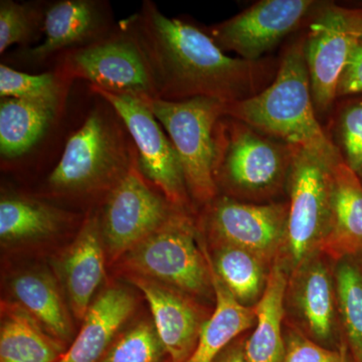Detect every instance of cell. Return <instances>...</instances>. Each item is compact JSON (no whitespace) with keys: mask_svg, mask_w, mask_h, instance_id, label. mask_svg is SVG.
Wrapping results in <instances>:
<instances>
[{"mask_svg":"<svg viewBox=\"0 0 362 362\" xmlns=\"http://www.w3.org/2000/svg\"><path fill=\"white\" fill-rule=\"evenodd\" d=\"M293 146L228 116L216 129L214 180L250 199L275 194L287 185Z\"/></svg>","mask_w":362,"mask_h":362,"instance_id":"cell-5","label":"cell"},{"mask_svg":"<svg viewBox=\"0 0 362 362\" xmlns=\"http://www.w3.org/2000/svg\"><path fill=\"white\" fill-rule=\"evenodd\" d=\"M90 90L110 105L125 124L134 143L138 168L144 177L173 206L185 211L190 197L180 157L146 100L97 88Z\"/></svg>","mask_w":362,"mask_h":362,"instance_id":"cell-9","label":"cell"},{"mask_svg":"<svg viewBox=\"0 0 362 362\" xmlns=\"http://www.w3.org/2000/svg\"><path fill=\"white\" fill-rule=\"evenodd\" d=\"M338 313L354 362H362V271L351 259L337 262L334 273Z\"/></svg>","mask_w":362,"mask_h":362,"instance_id":"cell-27","label":"cell"},{"mask_svg":"<svg viewBox=\"0 0 362 362\" xmlns=\"http://www.w3.org/2000/svg\"><path fill=\"white\" fill-rule=\"evenodd\" d=\"M11 291L21 307L47 332L65 343L70 339V321L54 281L42 273H25L13 279Z\"/></svg>","mask_w":362,"mask_h":362,"instance_id":"cell-25","label":"cell"},{"mask_svg":"<svg viewBox=\"0 0 362 362\" xmlns=\"http://www.w3.org/2000/svg\"><path fill=\"white\" fill-rule=\"evenodd\" d=\"M164 356L154 325L140 322L116 338L99 362H163Z\"/></svg>","mask_w":362,"mask_h":362,"instance_id":"cell-30","label":"cell"},{"mask_svg":"<svg viewBox=\"0 0 362 362\" xmlns=\"http://www.w3.org/2000/svg\"><path fill=\"white\" fill-rule=\"evenodd\" d=\"M362 11L337 6L324 7L305 37L315 110L326 113L337 97L338 82L351 49L361 40Z\"/></svg>","mask_w":362,"mask_h":362,"instance_id":"cell-11","label":"cell"},{"mask_svg":"<svg viewBox=\"0 0 362 362\" xmlns=\"http://www.w3.org/2000/svg\"><path fill=\"white\" fill-rule=\"evenodd\" d=\"M176 211L180 209L144 177L136 160L129 173L107 195L102 220L99 218L111 256L127 254Z\"/></svg>","mask_w":362,"mask_h":362,"instance_id":"cell-10","label":"cell"},{"mask_svg":"<svg viewBox=\"0 0 362 362\" xmlns=\"http://www.w3.org/2000/svg\"><path fill=\"white\" fill-rule=\"evenodd\" d=\"M66 344L16 304H1L0 362H58Z\"/></svg>","mask_w":362,"mask_h":362,"instance_id":"cell-22","label":"cell"},{"mask_svg":"<svg viewBox=\"0 0 362 362\" xmlns=\"http://www.w3.org/2000/svg\"><path fill=\"white\" fill-rule=\"evenodd\" d=\"M148 59L157 94L166 101L204 97L232 104L261 92L263 62L232 58L197 26L164 16L151 0L127 20Z\"/></svg>","mask_w":362,"mask_h":362,"instance_id":"cell-1","label":"cell"},{"mask_svg":"<svg viewBox=\"0 0 362 362\" xmlns=\"http://www.w3.org/2000/svg\"><path fill=\"white\" fill-rule=\"evenodd\" d=\"M342 158L335 145L293 146L288 176L287 235L284 259L288 274L320 252L329 230L335 166Z\"/></svg>","mask_w":362,"mask_h":362,"instance_id":"cell-4","label":"cell"},{"mask_svg":"<svg viewBox=\"0 0 362 362\" xmlns=\"http://www.w3.org/2000/svg\"><path fill=\"white\" fill-rule=\"evenodd\" d=\"M339 135L345 163L357 175H362V103L350 105L342 112Z\"/></svg>","mask_w":362,"mask_h":362,"instance_id":"cell-31","label":"cell"},{"mask_svg":"<svg viewBox=\"0 0 362 362\" xmlns=\"http://www.w3.org/2000/svg\"><path fill=\"white\" fill-rule=\"evenodd\" d=\"M70 81L58 71L28 74L2 63L0 65V97L1 99L32 100L64 104Z\"/></svg>","mask_w":362,"mask_h":362,"instance_id":"cell-28","label":"cell"},{"mask_svg":"<svg viewBox=\"0 0 362 362\" xmlns=\"http://www.w3.org/2000/svg\"><path fill=\"white\" fill-rule=\"evenodd\" d=\"M313 0H261L211 28L209 35L225 51L256 62L294 32L310 13Z\"/></svg>","mask_w":362,"mask_h":362,"instance_id":"cell-13","label":"cell"},{"mask_svg":"<svg viewBox=\"0 0 362 362\" xmlns=\"http://www.w3.org/2000/svg\"><path fill=\"white\" fill-rule=\"evenodd\" d=\"M361 40H362V33H361Z\"/></svg>","mask_w":362,"mask_h":362,"instance_id":"cell-35","label":"cell"},{"mask_svg":"<svg viewBox=\"0 0 362 362\" xmlns=\"http://www.w3.org/2000/svg\"><path fill=\"white\" fill-rule=\"evenodd\" d=\"M130 280L148 302L168 362H187L206 322L199 307L185 293L157 281L137 275Z\"/></svg>","mask_w":362,"mask_h":362,"instance_id":"cell-15","label":"cell"},{"mask_svg":"<svg viewBox=\"0 0 362 362\" xmlns=\"http://www.w3.org/2000/svg\"><path fill=\"white\" fill-rule=\"evenodd\" d=\"M209 264L216 309L202 325L199 342L187 362H214L238 335L256 322L254 307L238 302L216 275L211 259Z\"/></svg>","mask_w":362,"mask_h":362,"instance_id":"cell-23","label":"cell"},{"mask_svg":"<svg viewBox=\"0 0 362 362\" xmlns=\"http://www.w3.org/2000/svg\"><path fill=\"white\" fill-rule=\"evenodd\" d=\"M213 267L226 289L238 302L254 307L265 292L271 266L252 252L218 244Z\"/></svg>","mask_w":362,"mask_h":362,"instance_id":"cell-24","label":"cell"},{"mask_svg":"<svg viewBox=\"0 0 362 362\" xmlns=\"http://www.w3.org/2000/svg\"><path fill=\"white\" fill-rule=\"evenodd\" d=\"M362 93V40L350 52L337 87V97Z\"/></svg>","mask_w":362,"mask_h":362,"instance_id":"cell-33","label":"cell"},{"mask_svg":"<svg viewBox=\"0 0 362 362\" xmlns=\"http://www.w3.org/2000/svg\"><path fill=\"white\" fill-rule=\"evenodd\" d=\"M134 275L151 279L185 294L204 296L213 287L209 258L195 242L194 223L176 211L158 230L127 252Z\"/></svg>","mask_w":362,"mask_h":362,"instance_id":"cell-8","label":"cell"},{"mask_svg":"<svg viewBox=\"0 0 362 362\" xmlns=\"http://www.w3.org/2000/svg\"><path fill=\"white\" fill-rule=\"evenodd\" d=\"M145 100L175 145L188 194L199 204L213 202L218 188L214 180L216 129L226 104L204 97Z\"/></svg>","mask_w":362,"mask_h":362,"instance_id":"cell-6","label":"cell"},{"mask_svg":"<svg viewBox=\"0 0 362 362\" xmlns=\"http://www.w3.org/2000/svg\"><path fill=\"white\" fill-rule=\"evenodd\" d=\"M320 252L337 262L362 252V183L343 157L335 166L329 230Z\"/></svg>","mask_w":362,"mask_h":362,"instance_id":"cell-19","label":"cell"},{"mask_svg":"<svg viewBox=\"0 0 362 362\" xmlns=\"http://www.w3.org/2000/svg\"><path fill=\"white\" fill-rule=\"evenodd\" d=\"M65 214L42 202L18 195H2L0 238L4 242L44 238L58 232Z\"/></svg>","mask_w":362,"mask_h":362,"instance_id":"cell-26","label":"cell"},{"mask_svg":"<svg viewBox=\"0 0 362 362\" xmlns=\"http://www.w3.org/2000/svg\"><path fill=\"white\" fill-rule=\"evenodd\" d=\"M111 30L108 4L97 0H59L45 7L44 42L23 49L18 59L40 65L58 52L84 47Z\"/></svg>","mask_w":362,"mask_h":362,"instance_id":"cell-14","label":"cell"},{"mask_svg":"<svg viewBox=\"0 0 362 362\" xmlns=\"http://www.w3.org/2000/svg\"><path fill=\"white\" fill-rule=\"evenodd\" d=\"M57 71L71 83L82 78L114 94L158 98L148 59L127 20L101 39L65 52Z\"/></svg>","mask_w":362,"mask_h":362,"instance_id":"cell-7","label":"cell"},{"mask_svg":"<svg viewBox=\"0 0 362 362\" xmlns=\"http://www.w3.org/2000/svg\"><path fill=\"white\" fill-rule=\"evenodd\" d=\"M64 104L6 98L0 102V154L13 160L25 156L45 137Z\"/></svg>","mask_w":362,"mask_h":362,"instance_id":"cell-21","label":"cell"},{"mask_svg":"<svg viewBox=\"0 0 362 362\" xmlns=\"http://www.w3.org/2000/svg\"><path fill=\"white\" fill-rule=\"evenodd\" d=\"M214 362H246L244 349L240 346H233L232 349H226L216 357Z\"/></svg>","mask_w":362,"mask_h":362,"instance_id":"cell-34","label":"cell"},{"mask_svg":"<svg viewBox=\"0 0 362 362\" xmlns=\"http://www.w3.org/2000/svg\"><path fill=\"white\" fill-rule=\"evenodd\" d=\"M207 204V228L218 244L246 250L268 265L280 257L287 235L288 204H250L223 197Z\"/></svg>","mask_w":362,"mask_h":362,"instance_id":"cell-12","label":"cell"},{"mask_svg":"<svg viewBox=\"0 0 362 362\" xmlns=\"http://www.w3.org/2000/svg\"><path fill=\"white\" fill-rule=\"evenodd\" d=\"M134 307V297L127 290L119 287L105 290L90 304L80 332L58 362L101 361Z\"/></svg>","mask_w":362,"mask_h":362,"instance_id":"cell-18","label":"cell"},{"mask_svg":"<svg viewBox=\"0 0 362 362\" xmlns=\"http://www.w3.org/2000/svg\"><path fill=\"white\" fill-rule=\"evenodd\" d=\"M102 100L69 138L56 168L47 178L58 194L107 195L137 160L132 138L116 111Z\"/></svg>","mask_w":362,"mask_h":362,"instance_id":"cell-3","label":"cell"},{"mask_svg":"<svg viewBox=\"0 0 362 362\" xmlns=\"http://www.w3.org/2000/svg\"><path fill=\"white\" fill-rule=\"evenodd\" d=\"M285 339L284 362H346L340 352L316 344L299 331L292 329Z\"/></svg>","mask_w":362,"mask_h":362,"instance_id":"cell-32","label":"cell"},{"mask_svg":"<svg viewBox=\"0 0 362 362\" xmlns=\"http://www.w3.org/2000/svg\"><path fill=\"white\" fill-rule=\"evenodd\" d=\"M103 235L97 216H90L83 223L62 261V273L71 311L83 320L90 306L93 295L105 273Z\"/></svg>","mask_w":362,"mask_h":362,"instance_id":"cell-17","label":"cell"},{"mask_svg":"<svg viewBox=\"0 0 362 362\" xmlns=\"http://www.w3.org/2000/svg\"><path fill=\"white\" fill-rule=\"evenodd\" d=\"M45 4L0 1V54L14 45L26 47L40 39L44 28Z\"/></svg>","mask_w":362,"mask_h":362,"instance_id":"cell-29","label":"cell"},{"mask_svg":"<svg viewBox=\"0 0 362 362\" xmlns=\"http://www.w3.org/2000/svg\"><path fill=\"white\" fill-rule=\"evenodd\" d=\"M322 252H317L290 274L287 293L305 329L314 339L329 342L337 329V284Z\"/></svg>","mask_w":362,"mask_h":362,"instance_id":"cell-16","label":"cell"},{"mask_svg":"<svg viewBox=\"0 0 362 362\" xmlns=\"http://www.w3.org/2000/svg\"><path fill=\"white\" fill-rule=\"evenodd\" d=\"M305 57V39L290 45L275 80L258 94L226 104L225 115L291 146L329 147L318 120Z\"/></svg>","mask_w":362,"mask_h":362,"instance_id":"cell-2","label":"cell"},{"mask_svg":"<svg viewBox=\"0 0 362 362\" xmlns=\"http://www.w3.org/2000/svg\"><path fill=\"white\" fill-rule=\"evenodd\" d=\"M288 272L277 259L272 264L265 292L255 305V330L245 345L246 362H284L286 339L283 333Z\"/></svg>","mask_w":362,"mask_h":362,"instance_id":"cell-20","label":"cell"}]
</instances>
